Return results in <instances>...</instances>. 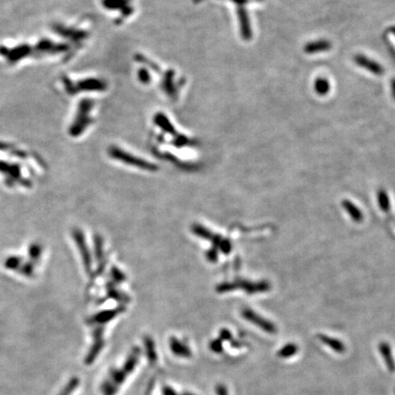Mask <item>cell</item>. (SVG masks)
I'll return each mask as SVG.
<instances>
[{
	"mask_svg": "<svg viewBox=\"0 0 395 395\" xmlns=\"http://www.w3.org/2000/svg\"><path fill=\"white\" fill-rule=\"evenodd\" d=\"M140 356L141 350L138 347H135L121 367L112 368V370H110L101 384L102 395L117 394V391L126 381L127 377L135 371L136 367L140 361Z\"/></svg>",
	"mask_w": 395,
	"mask_h": 395,
	"instance_id": "obj_1",
	"label": "cell"
},
{
	"mask_svg": "<svg viewBox=\"0 0 395 395\" xmlns=\"http://www.w3.org/2000/svg\"><path fill=\"white\" fill-rule=\"evenodd\" d=\"M95 107V102L92 99H83L79 102L74 114L73 121L71 123L69 133L73 137H78L91 127L94 122L93 109Z\"/></svg>",
	"mask_w": 395,
	"mask_h": 395,
	"instance_id": "obj_2",
	"label": "cell"
},
{
	"mask_svg": "<svg viewBox=\"0 0 395 395\" xmlns=\"http://www.w3.org/2000/svg\"><path fill=\"white\" fill-rule=\"evenodd\" d=\"M156 73L157 75H160L159 88L161 92L172 102L178 101L185 83L183 77L180 76L173 69L162 71V69L159 68Z\"/></svg>",
	"mask_w": 395,
	"mask_h": 395,
	"instance_id": "obj_3",
	"label": "cell"
},
{
	"mask_svg": "<svg viewBox=\"0 0 395 395\" xmlns=\"http://www.w3.org/2000/svg\"><path fill=\"white\" fill-rule=\"evenodd\" d=\"M64 88L69 93H103L108 89L105 80L98 77H85L78 80L64 79Z\"/></svg>",
	"mask_w": 395,
	"mask_h": 395,
	"instance_id": "obj_4",
	"label": "cell"
},
{
	"mask_svg": "<svg viewBox=\"0 0 395 395\" xmlns=\"http://www.w3.org/2000/svg\"><path fill=\"white\" fill-rule=\"evenodd\" d=\"M102 6L109 12H117V24L130 19L136 12L133 0H102Z\"/></svg>",
	"mask_w": 395,
	"mask_h": 395,
	"instance_id": "obj_5",
	"label": "cell"
},
{
	"mask_svg": "<svg viewBox=\"0 0 395 395\" xmlns=\"http://www.w3.org/2000/svg\"><path fill=\"white\" fill-rule=\"evenodd\" d=\"M109 155L115 159L120 160L129 166H137L144 171H155L157 170V166L155 164H152L150 162H147L140 157L131 155L130 153L123 150L122 148L117 146H112L109 149Z\"/></svg>",
	"mask_w": 395,
	"mask_h": 395,
	"instance_id": "obj_6",
	"label": "cell"
},
{
	"mask_svg": "<svg viewBox=\"0 0 395 395\" xmlns=\"http://www.w3.org/2000/svg\"><path fill=\"white\" fill-rule=\"evenodd\" d=\"M243 317L244 319H246L247 321L251 322L252 324H254L255 326L260 327L262 330L269 333V334H274L277 331L276 327L273 325L272 322L269 321L267 319L263 318V317L259 316L257 313L254 312L251 309H244L243 313H242Z\"/></svg>",
	"mask_w": 395,
	"mask_h": 395,
	"instance_id": "obj_7",
	"label": "cell"
},
{
	"mask_svg": "<svg viewBox=\"0 0 395 395\" xmlns=\"http://www.w3.org/2000/svg\"><path fill=\"white\" fill-rule=\"evenodd\" d=\"M354 62L360 67L368 70L369 72L375 74V75H382L384 73V69L380 64L376 63L375 61H372L371 59L366 57L364 55H356L354 57Z\"/></svg>",
	"mask_w": 395,
	"mask_h": 395,
	"instance_id": "obj_8",
	"label": "cell"
},
{
	"mask_svg": "<svg viewBox=\"0 0 395 395\" xmlns=\"http://www.w3.org/2000/svg\"><path fill=\"white\" fill-rule=\"evenodd\" d=\"M170 348L172 353L180 358H190L192 355L189 346L174 336L170 340Z\"/></svg>",
	"mask_w": 395,
	"mask_h": 395,
	"instance_id": "obj_9",
	"label": "cell"
},
{
	"mask_svg": "<svg viewBox=\"0 0 395 395\" xmlns=\"http://www.w3.org/2000/svg\"><path fill=\"white\" fill-rule=\"evenodd\" d=\"M331 42L327 41L326 39H320V40L312 41V42L307 43L305 46L304 50H305L306 53L314 54L327 51V50L331 49Z\"/></svg>",
	"mask_w": 395,
	"mask_h": 395,
	"instance_id": "obj_10",
	"label": "cell"
},
{
	"mask_svg": "<svg viewBox=\"0 0 395 395\" xmlns=\"http://www.w3.org/2000/svg\"><path fill=\"white\" fill-rule=\"evenodd\" d=\"M342 207L346 210L347 213L350 215L352 220L357 223H361L363 221V214L361 210L357 207L356 205L350 200H343L342 202Z\"/></svg>",
	"mask_w": 395,
	"mask_h": 395,
	"instance_id": "obj_11",
	"label": "cell"
},
{
	"mask_svg": "<svg viewBox=\"0 0 395 395\" xmlns=\"http://www.w3.org/2000/svg\"><path fill=\"white\" fill-rule=\"evenodd\" d=\"M140 68L137 70V80L138 82L143 84V85H150L153 82V77L154 73L150 69L146 67L145 65L141 64Z\"/></svg>",
	"mask_w": 395,
	"mask_h": 395,
	"instance_id": "obj_12",
	"label": "cell"
},
{
	"mask_svg": "<svg viewBox=\"0 0 395 395\" xmlns=\"http://www.w3.org/2000/svg\"><path fill=\"white\" fill-rule=\"evenodd\" d=\"M144 345L146 349V354L148 361L153 364L157 361V354H156V346L155 342L149 336L144 337Z\"/></svg>",
	"mask_w": 395,
	"mask_h": 395,
	"instance_id": "obj_13",
	"label": "cell"
},
{
	"mask_svg": "<svg viewBox=\"0 0 395 395\" xmlns=\"http://www.w3.org/2000/svg\"><path fill=\"white\" fill-rule=\"evenodd\" d=\"M380 352L382 354V356L384 358V361H385L386 364L388 369L390 370V371H395V363L393 361V358L391 355V351H390V348L386 342H381L380 343Z\"/></svg>",
	"mask_w": 395,
	"mask_h": 395,
	"instance_id": "obj_14",
	"label": "cell"
},
{
	"mask_svg": "<svg viewBox=\"0 0 395 395\" xmlns=\"http://www.w3.org/2000/svg\"><path fill=\"white\" fill-rule=\"evenodd\" d=\"M318 338L337 353H343L345 351L344 344L340 342L338 340L333 338L330 336H325V335H318Z\"/></svg>",
	"mask_w": 395,
	"mask_h": 395,
	"instance_id": "obj_15",
	"label": "cell"
},
{
	"mask_svg": "<svg viewBox=\"0 0 395 395\" xmlns=\"http://www.w3.org/2000/svg\"><path fill=\"white\" fill-rule=\"evenodd\" d=\"M377 200H378V203H379V206L381 210L383 211L390 210V199H389V196L387 194V192L383 189H380L378 191Z\"/></svg>",
	"mask_w": 395,
	"mask_h": 395,
	"instance_id": "obj_16",
	"label": "cell"
},
{
	"mask_svg": "<svg viewBox=\"0 0 395 395\" xmlns=\"http://www.w3.org/2000/svg\"><path fill=\"white\" fill-rule=\"evenodd\" d=\"M315 90L318 94L325 95L330 90V83L325 78H317L315 82Z\"/></svg>",
	"mask_w": 395,
	"mask_h": 395,
	"instance_id": "obj_17",
	"label": "cell"
},
{
	"mask_svg": "<svg viewBox=\"0 0 395 395\" xmlns=\"http://www.w3.org/2000/svg\"><path fill=\"white\" fill-rule=\"evenodd\" d=\"M298 346L296 344L289 343V344L284 346L280 351H278L277 355L280 358L288 359V358L296 355L297 352H298Z\"/></svg>",
	"mask_w": 395,
	"mask_h": 395,
	"instance_id": "obj_18",
	"label": "cell"
},
{
	"mask_svg": "<svg viewBox=\"0 0 395 395\" xmlns=\"http://www.w3.org/2000/svg\"><path fill=\"white\" fill-rule=\"evenodd\" d=\"M117 313L118 311H107V312L102 313L94 318V321H97L98 323H105L116 317Z\"/></svg>",
	"mask_w": 395,
	"mask_h": 395,
	"instance_id": "obj_19",
	"label": "cell"
},
{
	"mask_svg": "<svg viewBox=\"0 0 395 395\" xmlns=\"http://www.w3.org/2000/svg\"><path fill=\"white\" fill-rule=\"evenodd\" d=\"M162 393L163 395H196L195 393H192L190 391H183V392H178L177 390H174L171 386L164 385L162 388Z\"/></svg>",
	"mask_w": 395,
	"mask_h": 395,
	"instance_id": "obj_20",
	"label": "cell"
},
{
	"mask_svg": "<svg viewBox=\"0 0 395 395\" xmlns=\"http://www.w3.org/2000/svg\"><path fill=\"white\" fill-rule=\"evenodd\" d=\"M209 347H210V351H213L214 353H218V354H219V353H221L222 351H223L222 341H221L219 337V338H217V340H214V341L210 342Z\"/></svg>",
	"mask_w": 395,
	"mask_h": 395,
	"instance_id": "obj_21",
	"label": "cell"
},
{
	"mask_svg": "<svg viewBox=\"0 0 395 395\" xmlns=\"http://www.w3.org/2000/svg\"><path fill=\"white\" fill-rule=\"evenodd\" d=\"M215 392H216V395H229V391H228L227 387L224 384H222V383H219V384L216 385V387H215Z\"/></svg>",
	"mask_w": 395,
	"mask_h": 395,
	"instance_id": "obj_22",
	"label": "cell"
},
{
	"mask_svg": "<svg viewBox=\"0 0 395 395\" xmlns=\"http://www.w3.org/2000/svg\"><path fill=\"white\" fill-rule=\"evenodd\" d=\"M219 338L221 341H231L232 340V333L228 329H222L219 332Z\"/></svg>",
	"mask_w": 395,
	"mask_h": 395,
	"instance_id": "obj_23",
	"label": "cell"
},
{
	"mask_svg": "<svg viewBox=\"0 0 395 395\" xmlns=\"http://www.w3.org/2000/svg\"><path fill=\"white\" fill-rule=\"evenodd\" d=\"M391 93H392V97L395 99V78L391 80Z\"/></svg>",
	"mask_w": 395,
	"mask_h": 395,
	"instance_id": "obj_24",
	"label": "cell"
}]
</instances>
